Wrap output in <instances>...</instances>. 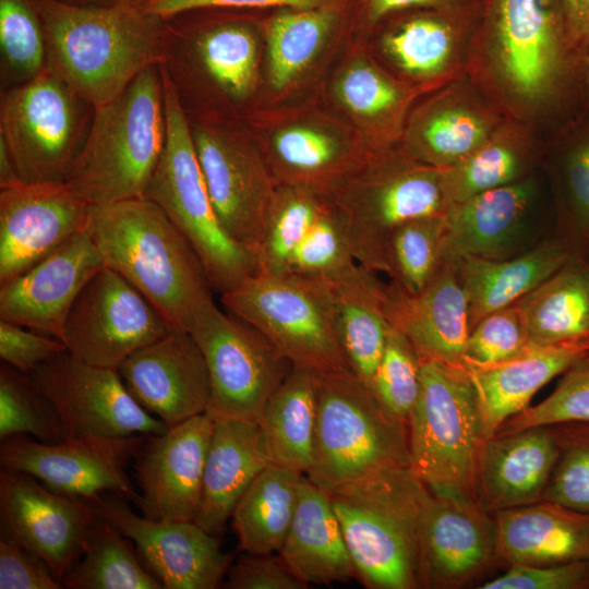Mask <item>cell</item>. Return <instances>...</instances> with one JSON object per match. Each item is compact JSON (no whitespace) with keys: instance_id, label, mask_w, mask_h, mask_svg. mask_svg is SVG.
Here are the masks:
<instances>
[{"instance_id":"obj_45","label":"cell","mask_w":589,"mask_h":589,"mask_svg":"<svg viewBox=\"0 0 589 589\" xmlns=\"http://www.w3.org/2000/svg\"><path fill=\"white\" fill-rule=\"evenodd\" d=\"M62 585L69 589H164L129 539L98 516L87 530L80 560Z\"/></svg>"},{"instance_id":"obj_35","label":"cell","mask_w":589,"mask_h":589,"mask_svg":"<svg viewBox=\"0 0 589 589\" xmlns=\"http://www.w3.org/2000/svg\"><path fill=\"white\" fill-rule=\"evenodd\" d=\"M272 464L257 421L214 418L195 522L219 536L254 478Z\"/></svg>"},{"instance_id":"obj_12","label":"cell","mask_w":589,"mask_h":589,"mask_svg":"<svg viewBox=\"0 0 589 589\" xmlns=\"http://www.w3.org/2000/svg\"><path fill=\"white\" fill-rule=\"evenodd\" d=\"M94 108L47 65L1 95L0 141L27 183L65 182Z\"/></svg>"},{"instance_id":"obj_32","label":"cell","mask_w":589,"mask_h":589,"mask_svg":"<svg viewBox=\"0 0 589 589\" xmlns=\"http://www.w3.org/2000/svg\"><path fill=\"white\" fill-rule=\"evenodd\" d=\"M564 441V424L533 426L488 438L476 471V502L494 514L541 501Z\"/></svg>"},{"instance_id":"obj_49","label":"cell","mask_w":589,"mask_h":589,"mask_svg":"<svg viewBox=\"0 0 589 589\" xmlns=\"http://www.w3.org/2000/svg\"><path fill=\"white\" fill-rule=\"evenodd\" d=\"M420 371L413 345L392 325L371 392L388 414L407 425L420 390Z\"/></svg>"},{"instance_id":"obj_29","label":"cell","mask_w":589,"mask_h":589,"mask_svg":"<svg viewBox=\"0 0 589 589\" xmlns=\"http://www.w3.org/2000/svg\"><path fill=\"white\" fill-rule=\"evenodd\" d=\"M104 260L82 230L16 278L0 285V320L62 340L76 297Z\"/></svg>"},{"instance_id":"obj_40","label":"cell","mask_w":589,"mask_h":589,"mask_svg":"<svg viewBox=\"0 0 589 589\" xmlns=\"http://www.w3.org/2000/svg\"><path fill=\"white\" fill-rule=\"evenodd\" d=\"M569 257L566 247L552 236L508 259H454L467 293L470 329L485 315L517 303Z\"/></svg>"},{"instance_id":"obj_25","label":"cell","mask_w":589,"mask_h":589,"mask_svg":"<svg viewBox=\"0 0 589 589\" xmlns=\"http://www.w3.org/2000/svg\"><path fill=\"white\" fill-rule=\"evenodd\" d=\"M88 206L65 182L0 188V285L84 230Z\"/></svg>"},{"instance_id":"obj_47","label":"cell","mask_w":589,"mask_h":589,"mask_svg":"<svg viewBox=\"0 0 589 589\" xmlns=\"http://www.w3.org/2000/svg\"><path fill=\"white\" fill-rule=\"evenodd\" d=\"M28 435L39 442L64 440L61 421L28 374L5 364L0 368V440Z\"/></svg>"},{"instance_id":"obj_62","label":"cell","mask_w":589,"mask_h":589,"mask_svg":"<svg viewBox=\"0 0 589 589\" xmlns=\"http://www.w3.org/2000/svg\"><path fill=\"white\" fill-rule=\"evenodd\" d=\"M587 109L589 110V58H588V72H587Z\"/></svg>"},{"instance_id":"obj_52","label":"cell","mask_w":589,"mask_h":589,"mask_svg":"<svg viewBox=\"0 0 589 589\" xmlns=\"http://www.w3.org/2000/svg\"><path fill=\"white\" fill-rule=\"evenodd\" d=\"M564 428V445L542 500L589 514V426Z\"/></svg>"},{"instance_id":"obj_14","label":"cell","mask_w":589,"mask_h":589,"mask_svg":"<svg viewBox=\"0 0 589 589\" xmlns=\"http://www.w3.org/2000/svg\"><path fill=\"white\" fill-rule=\"evenodd\" d=\"M197 342L209 374L213 418L257 421L291 369L290 362L255 327L223 312L209 300L188 329Z\"/></svg>"},{"instance_id":"obj_48","label":"cell","mask_w":589,"mask_h":589,"mask_svg":"<svg viewBox=\"0 0 589 589\" xmlns=\"http://www.w3.org/2000/svg\"><path fill=\"white\" fill-rule=\"evenodd\" d=\"M0 49L2 68L16 82L23 83L45 69L44 27L29 0H0Z\"/></svg>"},{"instance_id":"obj_61","label":"cell","mask_w":589,"mask_h":589,"mask_svg":"<svg viewBox=\"0 0 589 589\" xmlns=\"http://www.w3.org/2000/svg\"><path fill=\"white\" fill-rule=\"evenodd\" d=\"M67 3L84 7H109L116 4L139 2L143 0H60Z\"/></svg>"},{"instance_id":"obj_43","label":"cell","mask_w":589,"mask_h":589,"mask_svg":"<svg viewBox=\"0 0 589 589\" xmlns=\"http://www.w3.org/2000/svg\"><path fill=\"white\" fill-rule=\"evenodd\" d=\"M517 303L532 346L589 339L588 260L569 257Z\"/></svg>"},{"instance_id":"obj_34","label":"cell","mask_w":589,"mask_h":589,"mask_svg":"<svg viewBox=\"0 0 589 589\" xmlns=\"http://www.w3.org/2000/svg\"><path fill=\"white\" fill-rule=\"evenodd\" d=\"M321 280L329 296L335 332L349 366L371 390L392 328L387 284L357 262Z\"/></svg>"},{"instance_id":"obj_1","label":"cell","mask_w":589,"mask_h":589,"mask_svg":"<svg viewBox=\"0 0 589 589\" xmlns=\"http://www.w3.org/2000/svg\"><path fill=\"white\" fill-rule=\"evenodd\" d=\"M588 58L563 0H482L467 76L501 115L546 141L587 110Z\"/></svg>"},{"instance_id":"obj_44","label":"cell","mask_w":589,"mask_h":589,"mask_svg":"<svg viewBox=\"0 0 589 589\" xmlns=\"http://www.w3.org/2000/svg\"><path fill=\"white\" fill-rule=\"evenodd\" d=\"M303 474L271 464L254 478L231 516L241 551L279 552L296 513Z\"/></svg>"},{"instance_id":"obj_30","label":"cell","mask_w":589,"mask_h":589,"mask_svg":"<svg viewBox=\"0 0 589 589\" xmlns=\"http://www.w3.org/2000/svg\"><path fill=\"white\" fill-rule=\"evenodd\" d=\"M541 170L514 183L450 203L444 214L443 260L515 256L540 203Z\"/></svg>"},{"instance_id":"obj_17","label":"cell","mask_w":589,"mask_h":589,"mask_svg":"<svg viewBox=\"0 0 589 589\" xmlns=\"http://www.w3.org/2000/svg\"><path fill=\"white\" fill-rule=\"evenodd\" d=\"M173 328L139 290L105 265L72 304L62 341L83 362L118 370L134 352Z\"/></svg>"},{"instance_id":"obj_57","label":"cell","mask_w":589,"mask_h":589,"mask_svg":"<svg viewBox=\"0 0 589 589\" xmlns=\"http://www.w3.org/2000/svg\"><path fill=\"white\" fill-rule=\"evenodd\" d=\"M229 589H305L279 555L243 552L232 562L224 582Z\"/></svg>"},{"instance_id":"obj_5","label":"cell","mask_w":589,"mask_h":589,"mask_svg":"<svg viewBox=\"0 0 589 589\" xmlns=\"http://www.w3.org/2000/svg\"><path fill=\"white\" fill-rule=\"evenodd\" d=\"M166 141L159 64L142 71L115 100L94 108L65 183L88 205L145 196Z\"/></svg>"},{"instance_id":"obj_16","label":"cell","mask_w":589,"mask_h":589,"mask_svg":"<svg viewBox=\"0 0 589 589\" xmlns=\"http://www.w3.org/2000/svg\"><path fill=\"white\" fill-rule=\"evenodd\" d=\"M256 260V272L308 279L328 278L356 262L334 196L277 185Z\"/></svg>"},{"instance_id":"obj_27","label":"cell","mask_w":589,"mask_h":589,"mask_svg":"<svg viewBox=\"0 0 589 589\" xmlns=\"http://www.w3.org/2000/svg\"><path fill=\"white\" fill-rule=\"evenodd\" d=\"M505 120L466 74L416 101L399 145L418 161L444 169L481 146Z\"/></svg>"},{"instance_id":"obj_23","label":"cell","mask_w":589,"mask_h":589,"mask_svg":"<svg viewBox=\"0 0 589 589\" xmlns=\"http://www.w3.org/2000/svg\"><path fill=\"white\" fill-rule=\"evenodd\" d=\"M497 561L493 514L470 497L430 490L420 528V588H462Z\"/></svg>"},{"instance_id":"obj_9","label":"cell","mask_w":589,"mask_h":589,"mask_svg":"<svg viewBox=\"0 0 589 589\" xmlns=\"http://www.w3.org/2000/svg\"><path fill=\"white\" fill-rule=\"evenodd\" d=\"M486 440L479 396L469 372L421 360L420 390L408 420L413 472L431 491L474 500L476 471Z\"/></svg>"},{"instance_id":"obj_10","label":"cell","mask_w":589,"mask_h":589,"mask_svg":"<svg viewBox=\"0 0 589 589\" xmlns=\"http://www.w3.org/2000/svg\"><path fill=\"white\" fill-rule=\"evenodd\" d=\"M332 195L354 261L377 274L386 273L387 244L397 228L444 215L449 205L442 170L412 158L399 144L373 152Z\"/></svg>"},{"instance_id":"obj_13","label":"cell","mask_w":589,"mask_h":589,"mask_svg":"<svg viewBox=\"0 0 589 589\" xmlns=\"http://www.w3.org/2000/svg\"><path fill=\"white\" fill-rule=\"evenodd\" d=\"M220 297L233 315L260 330L291 365L318 374L351 370L321 279L255 272Z\"/></svg>"},{"instance_id":"obj_18","label":"cell","mask_w":589,"mask_h":589,"mask_svg":"<svg viewBox=\"0 0 589 589\" xmlns=\"http://www.w3.org/2000/svg\"><path fill=\"white\" fill-rule=\"evenodd\" d=\"M28 375L55 408L64 438L151 436L169 429L135 401L117 370L64 351Z\"/></svg>"},{"instance_id":"obj_28","label":"cell","mask_w":589,"mask_h":589,"mask_svg":"<svg viewBox=\"0 0 589 589\" xmlns=\"http://www.w3.org/2000/svg\"><path fill=\"white\" fill-rule=\"evenodd\" d=\"M328 95L335 112L377 152L399 144L410 110L424 93L393 74L365 41L352 40Z\"/></svg>"},{"instance_id":"obj_33","label":"cell","mask_w":589,"mask_h":589,"mask_svg":"<svg viewBox=\"0 0 589 589\" xmlns=\"http://www.w3.org/2000/svg\"><path fill=\"white\" fill-rule=\"evenodd\" d=\"M388 318L413 345L421 360L462 365L470 332L468 299L457 260H444L440 269L417 294L387 284Z\"/></svg>"},{"instance_id":"obj_63","label":"cell","mask_w":589,"mask_h":589,"mask_svg":"<svg viewBox=\"0 0 589 589\" xmlns=\"http://www.w3.org/2000/svg\"><path fill=\"white\" fill-rule=\"evenodd\" d=\"M588 264H589V256H588Z\"/></svg>"},{"instance_id":"obj_26","label":"cell","mask_w":589,"mask_h":589,"mask_svg":"<svg viewBox=\"0 0 589 589\" xmlns=\"http://www.w3.org/2000/svg\"><path fill=\"white\" fill-rule=\"evenodd\" d=\"M117 371L135 401L168 428L208 409V369L187 329L173 328L134 352Z\"/></svg>"},{"instance_id":"obj_21","label":"cell","mask_w":589,"mask_h":589,"mask_svg":"<svg viewBox=\"0 0 589 589\" xmlns=\"http://www.w3.org/2000/svg\"><path fill=\"white\" fill-rule=\"evenodd\" d=\"M121 495L92 501L98 517L111 524L136 548L146 568L164 589H215L233 562L218 536L195 521H164L137 515Z\"/></svg>"},{"instance_id":"obj_24","label":"cell","mask_w":589,"mask_h":589,"mask_svg":"<svg viewBox=\"0 0 589 589\" xmlns=\"http://www.w3.org/2000/svg\"><path fill=\"white\" fill-rule=\"evenodd\" d=\"M214 426L208 413L148 436L136 450L135 477L142 515L164 521H195Z\"/></svg>"},{"instance_id":"obj_59","label":"cell","mask_w":589,"mask_h":589,"mask_svg":"<svg viewBox=\"0 0 589 589\" xmlns=\"http://www.w3.org/2000/svg\"><path fill=\"white\" fill-rule=\"evenodd\" d=\"M563 2L573 41L589 57V0H563Z\"/></svg>"},{"instance_id":"obj_36","label":"cell","mask_w":589,"mask_h":589,"mask_svg":"<svg viewBox=\"0 0 589 589\" xmlns=\"http://www.w3.org/2000/svg\"><path fill=\"white\" fill-rule=\"evenodd\" d=\"M493 517L497 560L507 566L589 560V514L541 500Z\"/></svg>"},{"instance_id":"obj_60","label":"cell","mask_w":589,"mask_h":589,"mask_svg":"<svg viewBox=\"0 0 589 589\" xmlns=\"http://www.w3.org/2000/svg\"><path fill=\"white\" fill-rule=\"evenodd\" d=\"M21 181L15 171L11 156L3 142L0 141V188Z\"/></svg>"},{"instance_id":"obj_22","label":"cell","mask_w":589,"mask_h":589,"mask_svg":"<svg viewBox=\"0 0 589 589\" xmlns=\"http://www.w3.org/2000/svg\"><path fill=\"white\" fill-rule=\"evenodd\" d=\"M96 517L92 501L56 492L24 472L1 469V528L43 560L61 584L80 560Z\"/></svg>"},{"instance_id":"obj_54","label":"cell","mask_w":589,"mask_h":589,"mask_svg":"<svg viewBox=\"0 0 589 589\" xmlns=\"http://www.w3.org/2000/svg\"><path fill=\"white\" fill-rule=\"evenodd\" d=\"M482 0H353L348 36L366 41L386 17L407 10L429 9L456 14L478 15Z\"/></svg>"},{"instance_id":"obj_20","label":"cell","mask_w":589,"mask_h":589,"mask_svg":"<svg viewBox=\"0 0 589 589\" xmlns=\"http://www.w3.org/2000/svg\"><path fill=\"white\" fill-rule=\"evenodd\" d=\"M479 14L407 10L386 17L365 43L393 74L426 94L467 74Z\"/></svg>"},{"instance_id":"obj_53","label":"cell","mask_w":589,"mask_h":589,"mask_svg":"<svg viewBox=\"0 0 589 589\" xmlns=\"http://www.w3.org/2000/svg\"><path fill=\"white\" fill-rule=\"evenodd\" d=\"M480 589H586L589 560L549 565H509L507 570L481 584Z\"/></svg>"},{"instance_id":"obj_3","label":"cell","mask_w":589,"mask_h":589,"mask_svg":"<svg viewBox=\"0 0 589 589\" xmlns=\"http://www.w3.org/2000/svg\"><path fill=\"white\" fill-rule=\"evenodd\" d=\"M251 12L200 10L167 20L159 65L190 121L244 118L263 75L262 16Z\"/></svg>"},{"instance_id":"obj_50","label":"cell","mask_w":589,"mask_h":589,"mask_svg":"<svg viewBox=\"0 0 589 589\" xmlns=\"http://www.w3.org/2000/svg\"><path fill=\"white\" fill-rule=\"evenodd\" d=\"M572 423L589 424V356L563 373L550 396L506 420L496 434Z\"/></svg>"},{"instance_id":"obj_37","label":"cell","mask_w":589,"mask_h":589,"mask_svg":"<svg viewBox=\"0 0 589 589\" xmlns=\"http://www.w3.org/2000/svg\"><path fill=\"white\" fill-rule=\"evenodd\" d=\"M587 356L589 339L532 346L507 361L468 371L479 396L488 438L506 420L528 408L540 388Z\"/></svg>"},{"instance_id":"obj_46","label":"cell","mask_w":589,"mask_h":589,"mask_svg":"<svg viewBox=\"0 0 589 589\" xmlns=\"http://www.w3.org/2000/svg\"><path fill=\"white\" fill-rule=\"evenodd\" d=\"M444 215L410 220L392 235L386 250V275L409 294L421 292L443 263Z\"/></svg>"},{"instance_id":"obj_7","label":"cell","mask_w":589,"mask_h":589,"mask_svg":"<svg viewBox=\"0 0 589 589\" xmlns=\"http://www.w3.org/2000/svg\"><path fill=\"white\" fill-rule=\"evenodd\" d=\"M396 467H410L408 425L388 414L351 370L318 374L306 478L329 494Z\"/></svg>"},{"instance_id":"obj_58","label":"cell","mask_w":589,"mask_h":589,"mask_svg":"<svg viewBox=\"0 0 589 589\" xmlns=\"http://www.w3.org/2000/svg\"><path fill=\"white\" fill-rule=\"evenodd\" d=\"M165 20L200 10L269 11L283 7H315L337 0H145Z\"/></svg>"},{"instance_id":"obj_41","label":"cell","mask_w":589,"mask_h":589,"mask_svg":"<svg viewBox=\"0 0 589 589\" xmlns=\"http://www.w3.org/2000/svg\"><path fill=\"white\" fill-rule=\"evenodd\" d=\"M545 140L530 127L506 119L476 151L441 169L448 203L520 181L541 170Z\"/></svg>"},{"instance_id":"obj_2","label":"cell","mask_w":589,"mask_h":589,"mask_svg":"<svg viewBox=\"0 0 589 589\" xmlns=\"http://www.w3.org/2000/svg\"><path fill=\"white\" fill-rule=\"evenodd\" d=\"M29 1L44 27L46 65L93 108L115 100L161 60L167 20L145 0L109 7Z\"/></svg>"},{"instance_id":"obj_42","label":"cell","mask_w":589,"mask_h":589,"mask_svg":"<svg viewBox=\"0 0 589 589\" xmlns=\"http://www.w3.org/2000/svg\"><path fill=\"white\" fill-rule=\"evenodd\" d=\"M318 373L291 365L257 420L272 464L306 473L312 465Z\"/></svg>"},{"instance_id":"obj_15","label":"cell","mask_w":589,"mask_h":589,"mask_svg":"<svg viewBox=\"0 0 589 589\" xmlns=\"http://www.w3.org/2000/svg\"><path fill=\"white\" fill-rule=\"evenodd\" d=\"M196 155L225 230L256 254L277 184L243 123L190 121Z\"/></svg>"},{"instance_id":"obj_38","label":"cell","mask_w":589,"mask_h":589,"mask_svg":"<svg viewBox=\"0 0 589 589\" xmlns=\"http://www.w3.org/2000/svg\"><path fill=\"white\" fill-rule=\"evenodd\" d=\"M278 555L305 585L356 578L339 520L326 492L303 474L296 513Z\"/></svg>"},{"instance_id":"obj_8","label":"cell","mask_w":589,"mask_h":589,"mask_svg":"<svg viewBox=\"0 0 589 589\" xmlns=\"http://www.w3.org/2000/svg\"><path fill=\"white\" fill-rule=\"evenodd\" d=\"M164 88L166 141L145 193L183 233L197 254L213 290L238 287L257 271L256 254L220 224L196 155L190 120L159 67Z\"/></svg>"},{"instance_id":"obj_4","label":"cell","mask_w":589,"mask_h":589,"mask_svg":"<svg viewBox=\"0 0 589 589\" xmlns=\"http://www.w3.org/2000/svg\"><path fill=\"white\" fill-rule=\"evenodd\" d=\"M84 230L104 263L139 290L175 328L189 329L213 300L204 267L183 233L148 199L89 205Z\"/></svg>"},{"instance_id":"obj_19","label":"cell","mask_w":589,"mask_h":589,"mask_svg":"<svg viewBox=\"0 0 589 589\" xmlns=\"http://www.w3.org/2000/svg\"><path fill=\"white\" fill-rule=\"evenodd\" d=\"M142 436L127 438L67 437L57 443L39 442L28 435L1 440V469L24 472L61 494L94 501L113 493L136 503L125 473Z\"/></svg>"},{"instance_id":"obj_11","label":"cell","mask_w":589,"mask_h":589,"mask_svg":"<svg viewBox=\"0 0 589 589\" xmlns=\"http://www.w3.org/2000/svg\"><path fill=\"white\" fill-rule=\"evenodd\" d=\"M242 121L277 185L333 194L373 153L340 116L314 106L254 109Z\"/></svg>"},{"instance_id":"obj_51","label":"cell","mask_w":589,"mask_h":589,"mask_svg":"<svg viewBox=\"0 0 589 589\" xmlns=\"http://www.w3.org/2000/svg\"><path fill=\"white\" fill-rule=\"evenodd\" d=\"M532 347L518 303L482 317L469 332L462 365L467 371L507 361Z\"/></svg>"},{"instance_id":"obj_55","label":"cell","mask_w":589,"mask_h":589,"mask_svg":"<svg viewBox=\"0 0 589 589\" xmlns=\"http://www.w3.org/2000/svg\"><path fill=\"white\" fill-rule=\"evenodd\" d=\"M61 588L47 564L1 528L0 589Z\"/></svg>"},{"instance_id":"obj_56","label":"cell","mask_w":589,"mask_h":589,"mask_svg":"<svg viewBox=\"0 0 589 589\" xmlns=\"http://www.w3.org/2000/svg\"><path fill=\"white\" fill-rule=\"evenodd\" d=\"M64 351L67 346L58 338L0 320V358L22 373H32Z\"/></svg>"},{"instance_id":"obj_39","label":"cell","mask_w":589,"mask_h":589,"mask_svg":"<svg viewBox=\"0 0 589 589\" xmlns=\"http://www.w3.org/2000/svg\"><path fill=\"white\" fill-rule=\"evenodd\" d=\"M541 172L548 183L554 237L570 257L589 256V110L545 141Z\"/></svg>"},{"instance_id":"obj_6","label":"cell","mask_w":589,"mask_h":589,"mask_svg":"<svg viewBox=\"0 0 589 589\" xmlns=\"http://www.w3.org/2000/svg\"><path fill=\"white\" fill-rule=\"evenodd\" d=\"M429 495L410 467L385 469L328 494L363 587L420 588V528Z\"/></svg>"},{"instance_id":"obj_31","label":"cell","mask_w":589,"mask_h":589,"mask_svg":"<svg viewBox=\"0 0 589 589\" xmlns=\"http://www.w3.org/2000/svg\"><path fill=\"white\" fill-rule=\"evenodd\" d=\"M353 0L315 7H283L261 19L264 84L274 99L291 96L348 36Z\"/></svg>"}]
</instances>
